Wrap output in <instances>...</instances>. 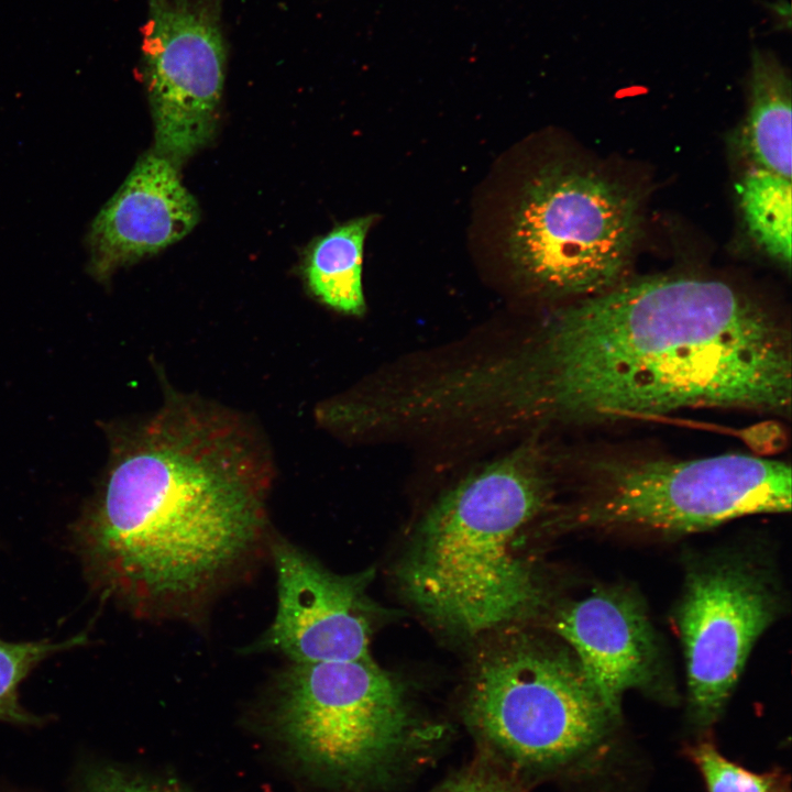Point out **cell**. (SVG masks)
Masks as SVG:
<instances>
[{
    "label": "cell",
    "mask_w": 792,
    "mask_h": 792,
    "mask_svg": "<svg viewBox=\"0 0 792 792\" xmlns=\"http://www.w3.org/2000/svg\"><path fill=\"white\" fill-rule=\"evenodd\" d=\"M701 770L708 792H776L777 776L748 771L723 757L711 743L688 749Z\"/></svg>",
    "instance_id": "e0dca14e"
},
{
    "label": "cell",
    "mask_w": 792,
    "mask_h": 792,
    "mask_svg": "<svg viewBox=\"0 0 792 792\" xmlns=\"http://www.w3.org/2000/svg\"><path fill=\"white\" fill-rule=\"evenodd\" d=\"M749 444H756V450L762 454H773L781 450L782 446L774 442L776 439L783 440L782 429L776 424H765L755 426L749 430Z\"/></svg>",
    "instance_id": "ffe728a7"
},
{
    "label": "cell",
    "mask_w": 792,
    "mask_h": 792,
    "mask_svg": "<svg viewBox=\"0 0 792 792\" xmlns=\"http://www.w3.org/2000/svg\"><path fill=\"white\" fill-rule=\"evenodd\" d=\"M640 231L632 190L596 170L553 164L526 188L510 255L539 290L576 300L626 279Z\"/></svg>",
    "instance_id": "5b68a950"
},
{
    "label": "cell",
    "mask_w": 792,
    "mask_h": 792,
    "mask_svg": "<svg viewBox=\"0 0 792 792\" xmlns=\"http://www.w3.org/2000/svg\"><path fill=\"white\" fill-rule=\"evenodd\" d=\"M107 433L106 473L75 527L86 572L136 614L185 615L262 541L270 460L237 415L182 395Z\"/></svg>",
    "instance_id": "7a4b0ae2"
},
{
    "label": "cell",
    "mask_w": 792,
    "mask_h": 792,
    "mask_svg": "<svg viewBox=\"0 0 792 792\" xmlns=\"http://www.w3.org/2000/svg\"><path fill=\"white\" fill-rule=\"evenodd\" d=\"M374 216L360 217L336 227L311 245L304 265L308 288L328 307L362 315V258L366 233Z\"/></svg>",
    "instance_id": "5bb4252c"
},
{
    "label": "cell",
    "mask_w": 792,
    "mask_h": 792,
    "mask_svg": "<svg viewBox=\"0 0 792 792\" xmlns=\"http://www.w3.org/2000/svg\"><path fill=\"white\" fill-rule=\"evenodd\" d=\"M431 792H515L504 778L485 769H468L450 777Z\"/></svg>",
    "instance_id": "ac0fdd59"
},
{
    "label": "cell",
    "mask_w": 792,
    "mask_h": 792,
    "mask_svg": "<svg viewBox=\"0 0 792 792\" xmlns=\"http://www.w3.org/2000/svg\"><path fill=\"white\" fill-rule=\"evenodd\" d=\"M554 629L614 719L625 692L649 689L659 678L652 625L641 602L625 590H595L569 604L557 614Z\"/></svg>",
    "instance_id": "8fae6325"
},
{
    "label": "cell",
    "mask_w": 792,
    "mask_h": 792,
    "mask_svg": "<svg viewBox=\"0 0 792 792\" xmlns=\"http://www.w3.org/2000/svg\"><path fill=\"white\" fill-rule=\"evenodd\" d=\"M549 466L543 450L526 443L432 505L399 570L405 594L424 614L479 634L539 607L540 584L518 546L551 498Z\"/></svg>",
    "instance_id": "3957f363"
},
{
    "label": "cell",
    "mask_w": 792,
    "mask_h": 792,
    "mask_svg": "<svg viewBox=\"0 0 792 792\" xmlns=\"http://www.w3.org/2000/svg\"><path fill=\"white\" fill-rule=\"evenodd\" d=\"M750 238L770 258L791 266V179L754 166L737 184Z\"/></svg>",
    "instance_id": "9a60e30c"
},
{
    "label": "cell",
    "mask_w": 792,
    "mask_h": 792,
    "mask_svg": "<svg viewBox=\"0 0 792 792\" xmlns=\"http://www.w3.org/2000/svg\"><path fill=\"white\" fill-rule=\"evenodd\" d=\"M791 343L783 317L726 280L626 278L482 363L476 391L493 419L575 427L696 408L788 416Z\"/></svg>",
    "instance_id": "6da1fadb"
},
{
    "label": "cell",
    "mask_w": 792,
    "mask_h": 792,
    "mask_svg": "<svg viewBox=\"0 0 792 792\" xmlns=\"http://www.w3.org/2000/svg\"><path fill=\"white\" fill-rule=\"evenodd\" d=\"M143 78L155 152L176 167L212 139L222 97L227 45L222 0H147Z\"/></svg>",
    "instance_id": "ba28073f"
},
{
    "label": "cell",
    "mask_w": 792,
    "mask_h": 792,
    "mask_svg": "<svg viewBox=\"0 0 792 792\" xmlns=\"http://www.w3.org/2000/svg\"><path fill=\"white\" fill-rule=\"evenodd\" d=\"M274 723L300 760L355 779L396 756L410 715L400 685L370 657L292 663L278 679Z\"/></svg>",
    "instance_id": "52a82bcc"
},
{
    "label": "cell",
    "mask_w": 792,
    "mask_h": 792,
    "mask_svg": "<svg viewBox=\"0 0 792 792\" xmlns=\"http://www.w3.org/2000/svg\"><path fill=\"white\" fill-rule=\"evenodd\" d=\"M277 610L260 641L292 663L370 658L364 576L338 575L295 546L273 547Z\"/></svg>",
    "instance_id": "30bf717a"
},
{
    "label": "cell",
    "mask_w": 792,
    "mask_h": 792,
    "mask_svg": "<svg viewBox=\"0 0 792 792\" xmlns=\"http://www.w3.org/2000/svg\"><path fill=\"white\" fill-rule=\"evenodd\" d=\"M579 466L576 520L591 528L680 535L791 508V468L770 458L594 452Z\"/></svg>",
    "instance_id": "277c9868"
},
{
    "label": "cell",
    "mask_w": 792,
    "mask_h": 792,
    "mask_svg": "<svg viewBox=\"0 0 792 792\" xmlns=\"http://www.w3.org/2000/svg\"><path fill=\"white\" fill-rule=\"evenodd\" d=\"M468 715L490 744L531 767L558 766L584 754L615 721L573 653L537 642L487 656L473 679Z\"/></svg>",
    "instance_id": "8992f818"
},
{
    "label": "cell",
    "mask_w": 792,
    "mask_h": 792,
    "mask_svg": "<svg viewBox=\"0 0 792 792\" xmlns=\"http://www.w3.org/2000/svg\"><path fill=\"white\" fill-rule=\"evenodd\" d=\"M89 792H158V790L113 772L98 776L91 783Z\"/></svg>",
    "instance_id": "d6986e66"
},
{
    "label": "cell",
    "mask_w": 792,
    "mask_h": 792,
    "mask_svg": "<svg viewBox=\"0 0 792 792\" xmlns=\"http://www.w3.org/2000/svg\"><path fill=\"white\" fill-rule=\"evenodd\" d=\"M86 642L85 635L63 641L11 642L0 638V721L23 724L33 722L34 717L19 702L21 682L44 659Z\"/></svg>",
    "instance_id": "2e32d148"
},
{
    "label": "cell",
    "mask_w": 792,
    "mask_h": 792,
    "mask_svg": "<svg viewBox=\"0 0 792 792\" xmlns=\"http://www.w3.org/2000/svg\"><path fill=\"white\" fill-rule=\"evenodd\" d=\"M741 142L755 166L791 179V81L773 56L752 54Z\"/></svg>",
    "instance_id": "4fadbf2b"
},
{
    "label": "cell",
    "mask_w": 792,
    "mask_h": 792,
    "mask_svg": "<svg viewBox=\"0 0 792 792\" xmlns=\"http://www.w3.org/2000/svg\"><path fill=\"white\" fill-rule=\"evenodd\" d=\"M778 607L766 572L746 560L717 559L689 572L678 622L696 723L710 725L719 716Z\"/></svg>",
    "instance_id": "9c48e42d"
},
{
    "label": "cell",
    "mask_w": 792,
    "mask_h": 792,
    "mask_svg": "<svg viewBox=\"0 0 792 792\" xmlns=\"http://www.w3.org/2000/svg\"><path fill=\"white\" fill-rule=\"evenodd\" d=\"M198 220V204L177 167L155 151L148 152L91 223L89 272L107 280L119 267L179 241Z\"/></svg>",
    "instance_id": "7c38bea8"
}]
</instances>
